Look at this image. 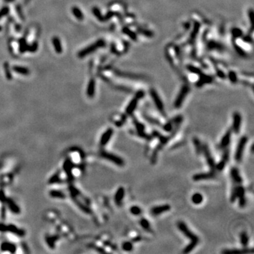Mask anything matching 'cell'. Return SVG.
<instances>
[{
	"label": "cell",
	"instance_id": "obj_1",
	"mask_svg": "<svg viewBox=\"0 0 254 254\" xmlns=\"http://www.w3.org/2000/svg\"><path fill=\"white\" fill-rule=\"evenodd\" d=\"M179 126L180 125H177V126H176L175 128H174V129L171 131L170 135H169V136H163V135L161 134V133L158 132V131H153L152 137L158 138V139L159 140V144L157 145V146L156 147L155 149L153 150L152 156H151V158H150L151 163L152 164L155 163L156 161H157V155H158L159 152L164 148V146H166V145L167 144V143H168L169 141H170L174 136H175V135H176V133H177V131H178V129L179 128Z\"/></svg>",
	"mask_w": 254,
	"mask_h": 254
},
{
	"label": "cell",
	"instance_id": "obj_2",
	"mask_svg": "<svg viewBox=\"0 0 254 254\" xmlns=\"http://www.w3.org/2000/svg\"><path fill=\"white\" fill-rule=\"evenodd\" d=\"M177 227L179 229V231L186 237H187L188 239H190V244L188 245H187L185 247V248L184 249L183 253H190V251L193 250L195 248V247L198 245L199 243V238H198V236H196V234L193 232H192L191 231L188 229V227H187L186 224H185L184 222H179L177 223Z\"/></svg>",
	"mask_w": 254,
	"mask_h": 254
},
{
	"label": "cell",
	"instance_id": "obj_3",
	"mask_svg": "<svg viewBox=\"0 0 254 254\" xmlns=\"http://www.w3.org/2000/svg\"><path fill=\"white\" fill-rule=\"evenodd\" d=\"M105 42L103 40H99L97 42H95V43L92 44L90 46L87 47L84 50H81V52H79L78 53V57L79 58H84L85 57H86L87 55H90V54L94 52L96 50H97L100 48H103L105 46Z\"/></svg>",
	"mask_w": 254,
	"mask_h": 254
},
{
	"label": "cell",
	"instance_id": "obj_4",
	"mask_svg": "<svg viewBox=\"0 0 254 254\" xmlns=\"http://www.w3.org/2000/svg\"><path fill=\"white\" fill-rule=\"evenodd\" d=\"M247 141H248V138L245 136L241 138L239 140L238 145L237 146V149H236L235 154H234V159L237 162H240L242 161Z\"/></svg>",
	"mask_w": 254,
	"mask_h": 254
},
{
	"label": "cell",
	"instance_id": "obj_5",
	"mask_svg": "<svg viewBox=\"0 0 254 254\" xmlns=\"http://www.w3.org/2000/svg\"><path fill=\"white\" fill-rule=\"evenodd\" d=\"M202 153L204 155L205 157H206L207 164H208V167L211 169L212 172H217L216 171V163L214 158L212 156V154L210 151L209 148L206 144H203V149H202Z\"/></svg>",
	"mask_w": 254,
	"mask_h": 254
},
{
	"label": "cell",
	"instance_id": "obj_6",
	"mask_svg": "<svg viewBox=\"0 0 254 254\" xmlns=\"http://www.w3.org/2000/svg\"><path fill=\"white\" fill-rule=\"evenodd\" d=\"M143 96H144V92H143V91H138L137 93H136L134 98H133L132 100H131V102H129V104H128V106H127L126 109V112H125V115H126V116L127 115L129 116V115H132L133 111L136 110V107H137L138 100H139L140 99L143 98Z\"/></svg>",
	"mask_w": 254,
	"mask_h": 254
},
{
	"label": "cell",
	"instance_id": "obj_7",
	"mask_svg": "<svg viewBox=\"0 0 254 254\" xmlns=\"http://www.w3.org/2000/svg\"><path fill=\"white\" fill-rule=\"evenodd\" d=\"M100 155L103 158L107 159V160L110 161V162H114L115 164L119 166V167H123V166H124L125 162L124 161V159L121 158L120 157H119V156L107 152V151L105 150H102V152H101Z\"/></svg>",
	"mask_w": 254,
	"mask_h": 254
},
{
	"label": "cell",
	"instance_id": "obj_8",
	"mask_svg": "<svg viewBox=\"0 0 254 254\" xmlns=\"http://www.w3.org/2000/svg\"><path fill=\"white\" fill-rule=\"evenodd\" d=\"M150 95L152 97L153 100H154L155 105L156 107H157V110H159V112L162 114L163 116H166L165 111H164V107L163 103H162V100H161L160 97H159L158 94L156 92L154 89H152L150 90Z\"/></svg>",
	"mask_w": 254,
	"mask_h": 254
},
{
	"label": "cell",
	"instance_id": "obj_9",
	"mask_svg": "<svg viewBox=\"0 0 254 254\" xmlns=\"http://www.w3.org/2000/svg\"><path fill=\"white\" fill-rule=\"evenodd\" d=\"M189 92V88L188 86H184L181 89L180 92L179 93L178 96H177V99H176L175 102V107L177 109L180 108L181 106L182 105L184 100L186 98V96L187 95V94Z\"/></svg>",
	"mask_w": 254,
	"mask_h": 254
},
{
	"label": "cell",
	"instance_id": "obj_10",
	"mask_svg": "<svg viewBox=\"0 0 254 254\" xmlns=\"http://www.w3.org/2000/svg\"><path fill=\"white\" fill-rule=\"evenodd\" d=\"M229 159V149L226 148L225 150H224V153H223L221 160L219 161L217 164H216V171H217V172H222L224 167H225V166L227 165Z\"/></svg>",
	"mask_w": 254,
	"mask_h": 254
},
{
	"label": "cell",
	"instance_id": "obj_11",
	"mask_svg": "<svg viewBox=\"0 0 254 254\" xmlns=\"http://www.w3.org/2000/svg\"><path fill=\"white\" fill-rule=\"evenodd\" d=\"M133 124H134L136 128V131H137V134L138 136L141 137L142 138H145V139L149 140L152 138V136H150L148 133H146L145 131V126L143 124L140 123L136 119H133Z\"/></svg>",
	"mask_w": 254,
	"mask_h": 254
},
{
	"label": "cell",
	"instance_id": "obj_12",
	"mask_svg": "<svg viewBox=\"0 0 254 254\" xmlns=\"http://www.w3.org/2000/svg\"><path fill=\"white\" fill-rule=\"evenodd\" d=\"M232 128H229L227 130V132L224 133V135L223 136V137L221 139L220 143H219V149L221 150H225L226 148H228L229 143L231 141V138H232Z\"/></svg>",
	"mask_w": 254,
	"mask_h": 254
},
{
	"label": "cell",
	"instance_id": "obj_13",
	"mask_svg": "<svg viewBox=\"0 0 254 254\" xmlns=\"http://www.w3.org/2000/svg\"><path fill=\"white\" fill-rule=\"evenodd\" d=\"M217 176V172H212L210 171L208 172H203V173H198L196 174L193 176V179L196 182L201 180H207L215 178Z\"/></svg>",
	"mask_w": 254,
	"mask_h": 254
},
{
	"label": "cell",
	"instance_id": "obj_14",
	"mask_svg": "<svg viewBox=\"0 0 254 254\" xmlns=\"http://www.w3.org/2000/svg\"><path fill=\"white\" fill-rule=\"evenodd\" d=\"M171 207L169 204L160 205V206H156L153 207L150 209V213L152 215L157 216L161 215L162 213L170 211Z\"/></svg>",
	"mask_w": 254,
	"mask_h": 254
},
{
	"label": "cell",
	"instance_id": "obj_15",
	"mask_svg": "<svg viewBox=\"0 0 254 254\" xmlns=\"http://www.w3.org/2000/svg\"><path fill=\"white\" fill-rule=\"evenodd\" d=\"M230 177L233 184L235 185H241L243 183V179L241 177L239 169L237 167H232L230 169Z\"/></svg>",
	"mask_w": 254,
	"mask_h": 254
},
{
	"label": "cell",
	"instance_id": "obj_16",
	"mask_svg": "<svg viewBox=\"0 0 254 254\" xmlns=\"http://www.w3.org/2000/svg\"><path fill=\"white\" fill-rule=\"evenodd\" d=\"M242 124V116L239 112H234L233 115V125L232 130L235 133H239L240 131Z\"/></svg>",
	"mask_w": 254,
	"mask_h": 254
},
{
	"label": "cell",
	"instance_id": "obj_17",
	"mask_svg": "<svg viewBox=\"0 0 254 254\" xmlns=\"http://www.w3.org/2000/svg\"><path fill=\"white\" fill-rule=\"evenodd\" d=\"M113 133H114V131L111 128L106 130L100 138V146H105V145H107V143H109V141H110V140L111 139Z\"/></svg>",
	"mask_w": 254,
	"mask_h": 254
},
{
	"label": "cell",
	"instance_id": "obj_18",
	"mask_svg": "<svg viewBox=\"0 0 254 254\" xmlns=\"http://www.w3.org/2000/svg\"><path fill=\"white\" fill-rule=\"evenodd\" d=\"M125 196V189L124 187L120 186L117 190L116 193L115 195V202L117 206H121L123 202L124 197Z\"/></svg>",
	"mask_w": 254,
	"mask_h": 254
},
{
	"label": "cell",
	"instance_id": "obj_19",
	"mask_svg": "<svg viewBox=\"0 0 254 254\" xmlns=\"http://www.w3.org/2000/svg\"><path fill=\"white\" fill-rule=\"evenodd\" d=\"M6 231H8V232L13 233V234H16V235L19 236V237H23V236L25 235V232H24L23 230L16 227L15 225H13V224L4 225V232H6Z\"/></svg>",
	"mask_w": 254,
	"mask_h": 254
},
{
	"label": "cell",
	"instance_id": "obj_20",
	"mask_svg": "<svg viewBox=\"0 0 254 254\" xmlns=\"http://www.w3.org/2000/svg\"><path fill=\"white\" fill-rule=\"evenodd\" d=\"M95 81L93 79H91L88 83L87 88V95L89 97H93L95 95Z\"/></svg>",
	"mask_w": 254,
	"mask_h": 254
},
{
	"label": "cell",
	"instance_id": "obj_21",
	"mask_svg": "<svg viewBox=\"0 0 254 254\" xmlns=\"http://www.w3.org/2000/svg\"><path fill=\"white\" fill-rule=\"evenodd\" d=\"M52 44L55 52L57 54H61L63 51L62 46H61V42L58 37H54L52 38Z\"/></svg>",
	"mask_w": 254,
	"mask_h": 254
},
{
	"label": "cell",
	"instance_id": "obj_22",
	"mask_svg": "<svg viewBox=\"0 0 254 254\" xmlns=\"http://www.w3.org/2000/svg\"><path fill=\"white\" fill-rule=\"evenodd\" d=\"M12 69L16 73H18V74L21 75H23V76H28V75L30 74V70L27 69V68L23 67V66H14L12 67Z\"/></svg>",
	"mask_w": 254,
	"mask_h": 254
},
{
	"label": "cell",
	"instance_id": "obj_23",
	"mask_svg": "<svg viewBox=\"0 0 254 254\" xmlns=\"http://www.w3.org/2000/svg\"><path fill=\"white\" fill-rule=\"evenodd\" d=\"M1 248L2 251H8L11 253L16 251V247L14 244L9 243V242H4L1 246Z\"/></svg>",
	"mask_w": 254,
	"mask_h": 254
},
{
	"label": "cell",
	"instance_id": "obj_24",
	"mask_svg": "<svg viewBox=\"0 0 254 254\" xmlns=\"http://www.w3.org/2000/svg\"><path fill=\"white\" fill-rule=\"evenodd\" d=\"M139 224L142 227L143 229H145L146 231H147L148 232H152V229H151L150 224L148 222V219L146 218L142 217L139 220Z\"/></svg>",
	"mask_w": 254,
	"mask_h": 254
},
{
	"label": "cell",
	"instance_id": "obj_25",
	"mask_svg": "<svg viewBox=\"0 0 254 254\" xmlns=\"http://www.w3.org/2000/svg\"><path fill=\"white\" fill-rule=\"evenodd\" d=\"M222 253H253V249H251L249 250L248 248H244L242 250H237V249H234V250H224L223 251Z\"/></svg>",
	"mask_w": 254,
	"mask_h": 254
},
{
	"label": "cell",
	"instance_id": "obj_26",
	"mask_svg": "<svg viewBox=\"0 0 254 254\" xmlns=\"http://www.w3.org/2000/svg\"><path fill=\"white\" fill-rule=\"evenodd\" d=\"M249 242V237L246 232H243L241 233L240 234V242L242 246L244 248H246Z\"/></svg>",
	"mask_w": 254,
	"mask_h": 254
},
{
	"label": "cell",
	"instance_id": "obj_27",
	"mask_svg": "<svg viewBox=\"0 0 254 254\" xmlns=\"http://www.w3.org/2000/svg\"><path fill=\"white\" fill-rule=\"evenodd\" d=\"M203 201V196L201 193H196L191 196V201L193 204L200 205Z\"/></svg>",
	"mask_w": 254,
	"mask_h": 254
},
{
	"label": "cell",
	"instance_id": "obj_28",
	"mask_svg": "<svg viewBox=\"0 0 254 254\" xmlns=\"http://www.w3.org/2000/svg\"><path fill=\"white\" fill-rule=\"evenodd\" d=\"M71 11H72V14H74L75 17H76L78 20L82 21L83 19H84V14H83L82 11H81V10L79 9V8L76 7V6H74V7L71 9Z\"/></svg>",
	"mask_w": 254,
	"mask_h": 254
},
{
	"label": "cell",
	"instance_id": "obj_29",
	"mask_svg": "<svg viewBox=\"0 0 254 254\" xmlns=\"http://www.w3.org/2000/svg\"><path fill=\"white\" fill-rule=\"evenodd\" d=\"M193 144H194L195 149H196V153L201 155L202 153V149H203V144L201 143L200 140L198 138H193Z\"/></svg>",
	"mask_w": 254,
	"mask_h": 254
},
{
	"label": "cell",
	"instance_id": "obj_30",
	"mask_svg": "<svg viewBox=\"0 0 254 254\" xmlns=\"http://www.w3.org/2000/svg\"><path fill=\"white\" fill-rule=\"evenodd\" d=\"M19 44H20L19 50H20L21 53H24L28 51V45L26 43V41L25 39H20V40H19Z\"/></svg>",
	"mask_w": 254,
	"mask_h": 254
},
{
	"label": "cell",
	"instance_id": "obj_31",
	"mask_svg": "<svg viewBox=\"0 0 254 254\" xmlns=\"http://www.w3.org/2000/svg\"><path fill=\"white\" fill-rule=\"evenodd\" d=\"M4 72H5V76L6 79L8 80H11L12 79V74H11L10 71V67H9V64L8 62H4Z\"/></svg>",
	"mask_w": 254,
	"mask_h": 254
},
{
	"label": "cell",
	"instance_id": "obj_32",
	"mask_svg": "<svg viewBox=\"0 0 254 254\" xmlns=\"http://www.w3.org/2000/svg\"><path fill=\"white\" fill-rule=\"evenodd\" d=\"M8 206H9L11 211L12 212H14V213H19V212H20L19 208L18 207V206H16V205L15 204V203H14V202L13 201H11V200H8Z\"/></svg>",
	"mask_w": 254,
	"mask_h": 254
},
{
	"label": "cell",
	"instance_id": "obj_33",
	"mask_svg": "<svg viewBox=\"0 0 254 254\" xmlns=\"http://www.w3.org/2000/svg\"><path fill=\"white\" fill-rule=\"evenodd\" d=\"M64 168L65 172H66L68 176H71V168H72V163L69 159L64 162Z\"/></svg>",
	"mask_w": 254,
	"mask_h": 254
},
{
	"label": "cell",
	"instance_id": "obj_34",
	"mask_svg": "<svg viewBox=\"0 0 254 254\" xmlns=\"http://www.w3.org/2000/svg\"><path fill=\"white\" fill-rule=\"evenodd\" d=\"M130 212H131V214L136 216H138L142 214V210H141V208H140V207H138L137 206H133L132 207H131V208H130Z\"/></svg>",
	"mask_w": 254,
	"mask_h": 254
},
{
	"label": "cell",
	"instance_id": "obj_35",
	"mask_svg": "<svg viewBox=\"0 0 254 254\" xmlns=\"http://www.w3.org/2000/svg\"><path fill=\"white\" fill-rule=\"evenodd\" d=\"M50 196L54 197V198H65L64 193H62L61 191H60V190H51L50 193Z\"/></svg>",
	"mask_w": 254,
	"mask_h": 254
},
{
	"label": "cell",
	"instance_id": "obj_36",
	"mask_svg": "<svg viewBox=\"0 0 254 254\" xmlns=\"http://www.w3.org/2000/svg\"><path fill=\"white\" fill-rule=\"evenodd\" d=\"M92 13H93L94 15L95 16V17L97 18L99 21H104V16H102V14H101L100 9H99L98 8L94 7L93 9H92Z\"/></svg>",
	"mask_w": 254,
	"mask_h": 254
},
{
	"label": "cell",
	"instance_id": "obj_37",
	"mask_svg": "<svg viewBox=\"0 0 254 254\" xmlns=\"http://www.w3.org/2000/svg\"><path fill=\"white\" fill-rule=\"evenodd\" d=\"M122 249L125 251H131L133 250V244L131 242H125L122 244Z\"/></svg>",
	"mask_w": 254,
	"mask_h": 254
},
{
	"label": "cell",
	"instance_id": "obj_38",
	"mask_svg": "<svg viewBox=\"0 0 254 254\" xmlns=\"http://www.w3.org/2000/svg\"><path fill=\"white\" fill-rule=\"evenodd\" d=\"M123 32H125L128 37H131L133 40H136V38H137V37H136V35L134 33V32L131 31V30H129V29L127 28H124L123 29Z\"/></svg>",
	"mask_w": 254,
	"mask_h": 254
},
{
	"label": "cell",
	"instance_id": "obj_39",
	"mask_svg": "<svg viewBox=\"0 0 254 254\" xmlns=\"http://www.w3.org/2000/svg\"><path fill=\"white\" fill-rule=\"evenodd\" d=\"M38 49V44L36 42H32L30 45H28V52H35Z\"/></svg>",
	"mask_w": 254,
	"mask_h": 254
},
{
	"label": "cell",
	"instance_id": "obj_40",
	"mask_svg": "<svg viewBox=\"0 0 254 254\" xmlns=\"http://www.w3.org/2000/svg\"><path fill=\"white\" fill-rule=\"evenodd\" d=\"M9 7H7V6H6V7L2 8V9L0 10V19H1V18L3 17V16L7 15L8 14H9Z\"/></svg>",
	"mask_w": 254,
	"mask_h": 254
},
{
	"label": "cell",
	"instance_id": "obj_41",
	"mask_svg": "<svg viewBox=\"0 0 254 254\" xmlns=\"http://www.w3.org/2000/svg\"><path fill=\"white\" fill-rule=\"evenodd\" d=\"M232 33L235 37H239L242 35V31L239 28H234L232 30Z\"/></svg>",
	"mask_w": 254,
	"mask_h": 254
},
{
	"label": "cell",
	"instance_id": "obj_42",
	"mask_svg": "<svg viewBox=\"0 0 254 254\" xmlns=\"http://www.w3.org/2000/svg\"><path fill=\"white\" fill-rule=\"evenodd\" d=\"M229 79H230V81H232V83H236V82H237V75H236V74L234 72H233V71H232V72L229 73Z\"/></svg>",
	"mask_w": 254,
	"mask_h": 254
},
{
	"label": "cell",
	"instance_id": "obj_43",
	"mask_svg": "<svg viewBox=\"0 0 254 254\" xmlns=\"http://www.w3.org/2000/svg\"><path fill=\"white\" fill-rule=\"evenodd\" d=\"M209 48L211 49H221L222 46H221V45L217 44L216 42H212L209 45Z\"/></svg>",
	"mask_w": 254,
	"mask_h": 254
},
{
	"label": "cell",
	"instance_id": "obj_44",
	"mask_svg": "<svg viewBox=\"0 0 254 254\" xmlns=\"http://www.w3.org/2000/svg\"><path fill=\"white\" fill-rule=\"evenodd\" d=\"M1 30H2V27H1V26H0V31H1Z\"/></svg>",
	"mask_w": 254,
	"mask_h": 254
}]
</instances>
